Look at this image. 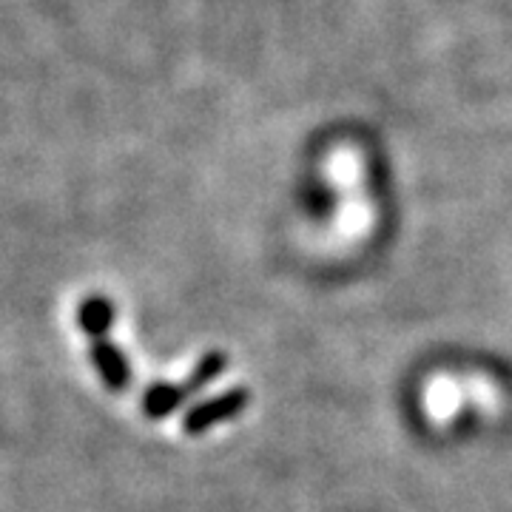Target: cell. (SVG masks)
I'll return each mask as SVG.
<instances>
[{"label": "cell", "mask_w": 512, "mask_h": 512, "mask_svg": "<svg viewBox=\"0 0 512 512\" xmlns=\"http://www.w3.org/2000/svg\"><path fill=\"white\" fill-rule=\"evenodd\" d=\"M225 365H228V359L222 353H208V356H202L200 365L194 367V373L188 376V382L151 384L146 390V396H143V413H146L148 419H165V416H171L180 404L188 402L194 393H200L202 387H208V384L214 382L222 370H225Z\"/></svg>", "instance_id": "6da1fadb"}, {"label": "cell", "mask_w": 512, "mask_h": 512, "mask_svg": "<svg viewBox=\"0 0 512 512\" xmlns=\"http://www.w3.org/2000/svg\"><path fill=\"white\" fill-rule=\"evenodd\" d=\"M89 350H92V362L106 387L111 393H123L131 384V367H128L126 353L111 342L109 333L89 339Z\"/></svg>", "instance_id": "3957f363"}, {"label": "cell", "mask_w": 512, "mask_h": 512, "mask_svg": "<svg viewBox=\"0 0 512 512\" xmlns=\"http://www.w3.org/2000/svg\"><path fill=\"white\" fill-rule=\"evenodd\" d=\"M248 404H251V390L245 384L231 387L228 393H220L217 399L197 404L194 410H188L183 419V430L188 436H202V433H208L211 427H217L222 421L237 419Z\"/></svg>", "instance_id": "7a4b0ae2"}, {"label": "cell", "mask_w": 512, "mask_h": 512, "mask_svg": "<svg viewBox=\"0 0 512 512\" xmlns=\"http://www.w3.org/2000/svg\"><path fill=\"white\" fill-rule=\"evenodd\" d=\"M114 316H117V308H114V302L106 299L103 293H94L89 299H83V305H80V311H77V322H80V328L83 333L94 339V336H106L114 325Z\"/></svg>", "instance_id": "277c9868"}]
</instances>
